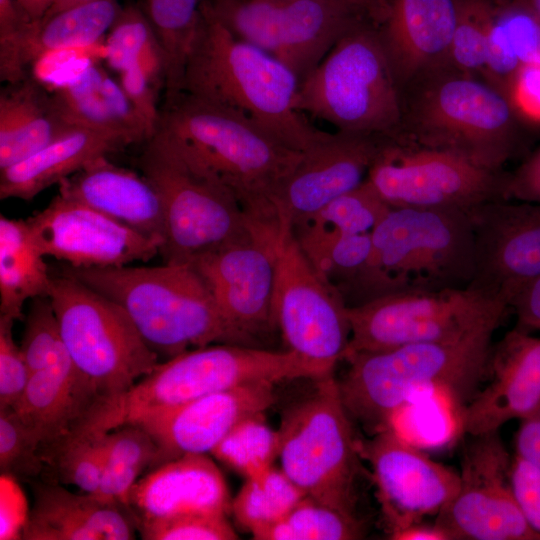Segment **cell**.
Here are the masks:
<instances>
[{"instance_id":"obj_1","label":"cell","mask_w":540,"mask_h":540,"mask_svg":"<svg viewBox=\"0 0 540 540\" xmlns=\"http://www.w3.org/2000/svg\"><path fill=\"white\" fill-rule=\"evenodd\" d=\"M158 126L190 162L232 194L254 224L286 231L277 194L303 151L185 91L164 99Z\"/></svg>"},{"instance_id":"obj_2","label":"cell","mask_w":540,"mask_h":540,"mask_svg":"<svg viewBox=\"0 0 540 540\" xmlns=\"http://www.w3.org/2000/svg\"><path fill=\"white\" fill-rule=\"evenodd\" d=\"M182 91L219 105L281 142L305 151L328 132L297 108L300 79L284 63L243 41L202 4Z\"/></svg>"},{"instance_id":"obj_3","label":"cell","mask_w":540,"mask_h":540,"mask_svg":"<svg viewBox=\"0 0 540 540\" xmlns=\"http://www.w3.org/2000/svg\"><path fill=\"white\" fill-rule=\"evenodd\" d=\"M398 142L448 152L503 171L519 149L524 121L514 103L482 78L450 64L413 77L400 89Z\"/></svg>"},{"instance_id":"obj_4","label":"cell","mask_w":540,"mask_h":540,"mask_svg":"<svg viewBox=\"0 0 540 540\" xmlns=\"http://www.w3.org/2000/svg\"><path fill=\"white\" fill-rule=\"evenodd\" d=\"M495 331L345 356L349 367L338 386L349 417L375 434L421 389H438L464 407L487 377Z\"/></svg>"},{"instance_id":"obj_5","label":"cell","mask_w":540,"mask_h":540,"mask_svg":"<svg viewBox=\"0 0 540 540\" xmlns=\"http://www.w3.org/2000/svg\"><path fill=\"white\" fill-rule=\"evenodd\" d=\"M61 273L117 303L158 356L171 358L218 343L242 345L211 288L190 264L107 268L64 264Z\"/></svg>"},{"instance_id":"obj_6","label":"cell","mask_w":540,"mask_h":540,"mask_svg":"<svg viewBox=\"0 0 540 540\" xmlns=\"http://www.w3.org/2000/svg\"><path fill=\"white\" fill-rule=\"evenodd\" d=\"M324 377L311 362L286 349L211 344L159 362L124 393L99 400L87 416L86 427L106 433L207 394L254 383Z\"/></svg>"},{"instance_id":"obj_7","label":"cell","mask_w":540,"mask_h":540,"mask_svg":"<svg viewBox=\"0 0 540 540\" xmlns=\"http://www.w3.org/2000/svg\"><path fill=\"white\" fill-rule=\"evenodd\" d=\"M374 299L401 291L471 284L475 243L470 217L457 209L391 207L371 232Z\"/></svg>"},{"instance_id":"obj_8","label":"cell","mask_w":540,"mask_h":540,"mask_svg":"<svg viewBox=\"0 0 540 540\" xmlns=\"http://www.w3.org/2000/svg\"><path fill=\"white\" fill-rule=\"evenodd\" d=\"M137 166L162 202L164 263L190 264L259 228L232 194L190 162L160 126L143 143Z\"/></svg>"},{"instance_id":"obj_9","label":"cell","mask_w":540,"mask_h":540,"mask_svg":"<svg viewBox=\"0 0 540 540\" xmlns=\"http://www.w3.org/2000/svg\"><path fill=\"white\" fill-rule=\"evenodd\" d=\"M297 108L339 132L397 134L400 88L372 21L346 32L301 81Z\"/></svg>"},{"instance_id":"obj_10","label":"cell","mask_w":540,"mask_h":540,"mask_svg":"<svg viewBox=\"0 0 540 540\" xmlns=\"http://www.w3.org/2000/svg\"><path fill=\"white\" fill-rule=\"evenodd\" d=\"M48 297L62 343L96 402L131 388L158 364L127 313L79 280L52 277Z\"/></svg>"},{"instance_id":"obj_11","label":"cell","mask_w":540,"mask_h":540,"mask_svg":"<svg viewBox=\"0 0 540 540\" xmlns=\"http://www.w3.org/2000/svg\"><path fill=\"white\" fill-rule=\"evenodd\" d=\"M333 375L287 408L278 429L283 472L308 496L355 514L357 439Z\"/></svg>"},{"instance_id":"obj_12","label":"cell","mask_w":540,"mask_h":540,"mask_svg":"<svg viewBox=\"0 0 540 540\" xmlns=\"http://www.w3.org/2000/svg\"><path fill=\"white\" fill-rule=\"evenodd\" d=\"M508 308L503 300L471 285L391 293L348 307L351 337L344 357L497 329Z\"/></svg>"},{"instance_id":"obj_13","label":"cell","mask_w":540,"mask_h":540,"mask_svg":"<svg viewBox=\"0 0 540 540\" xmlns=\"http://www.w3.org/2000/svg\"><path fill=\"white\" fill-rule=\"evenodd\" d=\"M201 4L233 35L284 63L300 81L346 32L370 20L339 0H201Z\"/></svg>"},{"instance_id":"obj_14","label":"cell","mask_w":540,"mask_h":540,"mask_svg":"<svg viewBox=\"0 0 540 540\" xmlns=\"http://www.w3.org/2000/svg\"><path fill=\"white\" fill-rule=\"evenodd\" d=\"M509 174L385 136L367 180L392 207L457 209L508 200Z\"/></svg>"},{"instance_id":"obj_15","label":"cell","mask_w":540,"mask_h":540,"mask_svg":"<svg viewBox=\"0 0 540 540\" xmlns=\"http://www.w3.org/2000/svg\"><path fill=\"white\" fill-rule=\"evenodd\" d=\"M273 306L285 349L333 375L351 337L348 306L312 266L292 231L279 243Z\"/></svg>"},{"instance_id":"obj_16","label":"cell","mask_w":540,"mask_h":540,"mask_svg":"<svg viewBox=\"0 0 540 540\" xmlns=\"http://www.w3.org/2000/svg\"><path fill=\"white\" fill-rule=\"evenodd\" d=\"M471 438L461 459L459 490L434 523L450 540H540L514 495L512 459L498 431Z\"/></svg>"},{"instance_id":"obj_17","label":"cell","mask_w":540,"mask_h":540,"mask_svg":"<svg viewBox=\"0 0 540 540\" xmlns=\"http://www.w3.org/2000/svg\"><path fill=\"white\" fill-rule=\"evenodd\" d=\"M284 233L257 228L190 263L211 288L244 346L264 348L262 341L278 332L273 301L277 252Z\"/></svg>"},{"instance_id":"obj_18","label":"cell","mask_w":540,"mask_h":540,"mask_svg":"<svg viewBox=\"0 0 540 540\" xmlns=\"http://www.w3.org/2000/svg\"><path fill=\"white\" fill-rule=\"evenodd\" d=\"M357 450L371 467L391 533L438 515L459 490V472L431 459L394 429L357 439Z\"/></svg>"},{"instance_id":"obj_19","label":"cell","mask_w":540,"mask_h":540,"mask_svg":"<svg viewBox=\"0 0 540 540\" xmlns=\"http://www.w3.org/2000/svg\"><path fill=\"white\" fill-rule=\"evenodd\" d=\"M43 255L75 268L122 267L160 255L162 242L56 195L26 219Z\"/></svg>"},{"instance_id":"obj_20","label":"cell","mask_w":540,"mask_h":540,"mask_svg":"<svg viewBox=\"0 0 540 540\" xmlns=\"http://www.w3.org/2000/svg\"><path fill=\"white\" fill-rule=\"evenodd\" d=\"M475 243L471 286L511 306L540 276V204L497 200L469 210Z\"/></svg>"},{"instance_id":"obj_21","label":"cell","mask_w":540,"mask_h":540,"mask_svg":"<svg viewBox=\"0 0 540 540\" xmlns=\"http://www.w3.org/2000/svg\"><path fill=\"white\" fill-rule=\"evenodd\" d=\"M385 136L336 131L303 151L277 194L285 230L307 224L335 198L366 178Z\"/></svg>"},{"instance_id":"obj_22","label":"cell","mask_w":540,"mask_h":540,"mask_svg":"<svg viewBox=\"0 0 540 540\" xmlns=\"http://www.w3.org/2000/svg\"><path fill=\"white\" fill-rule=\"evenodd\" d=\"M274 385L261 382L207 394L133 423L157 445L154 467L185 454L211 453L239 422L273 405Z\"/></svg>"},{"instance_id":"obj_23","label":"cell","mask_w":540,"mask_h":540,"mask_svg":"<svg viewBox=\"0 0 540 540\" xmlns=\"http://www.w3.org/2000/svg\"><path fill=\"white\" fill-rule=\"evenodd\" d=\"M488 384L461 409V430L476 436L498 431L540 407V338L519 327L492 345Z\"/></svg>"},{"instance_id":"obj_24","label":"cell","mask_w":540,"mask_h":540,"mask_svg":"<svg viewBox=\"0 0 540 540\" xmlns=\"http://www.w3.org/2000/svg\"><path fill=\"white\" fill-rule=\"evenodd\" d=\"M458 13L459 0H386L374 25L400 89L419 73L449 64Z\"/></svg>"},{"instance_id":"obj_25","label":"cell","mask_w":540,"mask_h":540,"mask_svg":"<svg viewBox=\"0 0 540 540\" xmlns=\"http://www.w3.org/2000/svg\"><path fill=\"white\" fill-rule=\"evenodd\" d=\"M225 479L206 454H185L152 468L133 486L129 510L136 523L188 513L231 512Z\"/></svg>"},{"instance_id":"obj_26","label":"cell","mask_w":540,"mask_h":540,"mask_svg":"<svg viewBox=\"0 0 540 540\" xmlns=\"http://www.w3.org/2000/svg\"><path fill=\"white\" fill-rule=\"evenodd\" d=\"M24 540H130L137 523L126 507L90 493L75 494L57 482H35Z\"/></svg>"},{"instance_id":"obj_27","label":"cell","mask_w":540,"mask_h":540,"mask_svg":"<svg viewBox=\"0 0 540 540\" xmlns=\"http://www.w3.org/2000/svg\"><path fill=\"white\" fill-rule=\"evenodd\" d=\"M58 195L164 243L165 220L159 194L141 173L115 165L107 157L62 180Z\"/></svg>"},{"instance_id":"obj_28","label":"cell","mask_w":540,"mask_h":540,"mask_svg":"<svg viewBox=\"0 0 540 540\" xmlns=\"http://www.w3.org/2000/svg\"><path fill=\"white\" fill-rule=\"evenodd\" d=\"M96 400L61 343L51 361L31 373L13 409L45 447L68 435Z\"/></svg>"},{"instance_id":"obj_29","label":"cell","mask_w":540,"mask_h":540,"mask_svg":"<svg viewBox=\"0 0 540 540\" xmlns=\"http://www.w3.org/2000/svg\"><path fill=\"white\" fill-rule=\"evenodd\" d=\"M131 145L125 137L75 126L29 158L0 170V199L30 201L52 185Z\"/></svg>"},{"instance_id":"obj_30","label":"cell","mask_w":540,"mask_h":540,"mask_svg":"<svg viewBox=\"0 0 540 540\" xmlns=\"http://www.w3.org/2000/svg\"><path fill=\"white\" fill-rule=\"evenodd\" d=\"M73 127L35 77L6 84L0 91V170L29 158Z\"/></svg>"},{"instance_id":"obj_31","label":"cell","mask_w":540,"mask_h":540,"mask_svg":"<svg viewBox=\"0 0 540 540\" xmlns=\"http://www.w3.org/2000/svg\"><path fill=\"white\" fill-rule=\"evenodd\" d=\"M293 234L315 270L339 292L348 307L368 302L371 232L348 235L304 226Z\"/></svg>"},{"instance_id":"obj_32","label":"cell","mask_w":540,"mask_h":540,"mask_svg":"<svg viewBox=\"0 0 540 540\" xmlns=\"http://www.w3.org/2000/svg\"><path fill=\"white\" fill-rule=\"evenodd\" d=\"M26 220L0 216V315L23 317L27 300L49 295L52 276Z\"/></svg>"},{"instance_id":"obj_33","label":"cell","mask_w":540,"mask_h":540,"mask_svg":"<svg viewBox=\"0 0 540 540\" xmlns=\"http://www.w3.org/2000/svg\"><path fill=\"white\" fill-rule=\"evenodd\" d=\"M122 6L119 0H88L32 21L25 33L21 60L29 66L63 50L85 48L107 34Z\"/></svg>"},{"instance_id":"obj_34","label":"cell","mask_w":540,"mask_h":540,"mask_svg":"<svg viewBox=\"0 0 540 540\" xmlns=\"http://www.w3.org/2000/svg\"><path fill=\"white\" fill-rule=\"evenodd\" d=\"M104 449V468L98 499L129 508V497L140 474L153 468L158 448L151 435L138 424H126L99 434Z\"/></svg>"},{"instance_id":"obj_35","label":"cell","mask_w":540,"mask_h":540,"mask_svg":"<svg viewBox=\"0 0 540 540\" xmlns=\"http://www.w3.org/2000/svg\"><path fill=\"white\" fill-rule=\"evenodd\" d=\"M165 60L164 99L182 91L187 58L202 19L201 0H137Z\"/></svg>"},{"instance_id":"obj_36","label":"cell","mask_w":540,"mask_h":540,"mask_svg":"<svg viewBox=\"0 0 540 540\" xmlns=\"http://www.w3.org/2000/svg\"><path fill=\"white\" fill-rule=\"evenodd\" d=\"M306 494L274 466L246 478L231 502L236 522L252 535L282 519Z\"/></svg>"},{"instance_id":"obj_37","label":"cell","mask_w":540,"mask_h":540,"mask_svg":"<svg viewBox=\"0 0 540 540\" xmlns=\"http://www.w3.org/2000/svg\"><path fill=\"white\" fill-rule=\"evenodd\" d=\"M356 515L306 495L282 519L253 535L257 540H352L363 536Z\"/></svg>"},{"instance_id":"obj_38","label":"cell","mask_w":540,"mask_h":540,"mask_svg":"<svg viewBox=\"0 0 540 540\" xmlns=\"http://www.w3.org/2000/svg\"><path fill=\"white\" fill-rule=\"evenodd\" d=\"M279 448L278 430H273L266 423L264 413H259L239 422L210 454L251 478L274 466Z\"/></svg>"},{"instance_id":"obj_39","label":"cell","mask_w":540,"mask_h":540,"mask_svg":"<svg viewBox=\"0 0 540 540\" xmlns=\"http://www.w3.org/2000/svg\"><path fill=\"white\" fill-rule=\"evenodd\" d=\"M42 455L57 483L77 486L84 493L97 490L105 461L99 434H68L42 447Z\"/></svg>"},{"instance_id":"obj_40","label":"cell","mask_w":540,"mask_h":540,"mask_svg":"<svg viewBox=\"0 0 540 540\" xmlns=\"http://www.w3.org/2000/svg\"><path fill=\"white\" fill-rule=\"evenodd\" d=\"M391 207L365 179L356 188L332 200L304 226L348 235L370 233Z\"/></svg>"},{"instance_id":"obj_41","label":"cell","mask_w":540,"mask_h":540,"mask_svg":"<svg viewBox=\"0 0 540 540\" xmlns=\"http://www.w3.org/2000/svg\"><path fill=\"white\" fill-rule=\"evenodd\" d=\"M104 72L99 65L91 62L76 78L54 89L51 92L52 98L59 113L69 124L125 137L114 128L100 95Z\"/></svg>"},{"instance_id":"obj_42","label":"cell","mask_w":540,"mask_h":540,"mask_svg":"<svg viewBox=\"0 0 540 540\" xmlns=\"http://www.w3.org/2000/svg\"><path fill=\"white\" fill-rule=\"evenodd\" d=\"M494 15L491 0H459V13L452 36L449 64L483 79L490 26Z\"/></svg>"},{"instance_id":"obj_43","label":"cell","mask_w":540,"mask_h":540,"mask_svg":"<svg viewBox=\"0 0 540 540\" xmlns=\"http://www.w3.org/2000/svg\"><path fill=\"white\" fill-rule=\"evenodd\" d=\"M46 470L42 443L14 409L0 410V471L13 479L33 480Z\"/></svg>"},{"instance_id":"obj_44","label":"cell","mask_w":540,"mask_h":540,"mask_svg":"<svg viewBox=\"0 0 540 540\" xmlns=\"http://www.w3.org/2000/svg\"><path fill=\"white\" fill-rule=\"evenodd\" d=\"M106 35L105 60L119 74L137 63L150 45L158 43L150 22L137 4L122 7Z\"/></svg>"},{"instance_id":"obj_45","label":"cell","mask_w":540,"mask_h":540,"mask_svg":"<svg viewBox=\"0 0 540 540\" xmlns=\"http://www.w3.org/2000/svg\"><path fill=\"white\" fill-rule=\"evenodd\" d=\"M145 540H234L238 535L220 513H188L137 522Z\"/></svg>"},{"instance_id":"obj_46","label":"cell","mask_w":540,"mask_h":540,"mask_svg":"<svg viewBox=\"0 0 540 540\" xmlns=\"http://www.w3.org/2000/svg\"><path fill=\"white\" fill-rule=\"evenodd\" d=\"M61 343L58 320L50 298L33 299L19 345L30 373L45 367Z\"/></svg>"},{"instance_id":"obj_47","label":"cell","mask_w":540,"mask_h":540,"mask_svg":"<svg viewBox=\"0 0 540 540\" xmlns=\"http://www.w3.org/2000/svg\"><path fill=\"white\" fill-rule=\"evenodd\" d=\"M494 4L495 22L514 57L523 67L540 66V19L514 1Z\"/></svg>"},{"instance_id":"obj_48","label":"cell","mask_w":540,"mask_h":540,"mask_svg":"<svg viewBox=\"0 0 540 540\" xmlns=\"http://www.w3.org/2000/svg\"><path fill=\"white\" fill-rule=\"evenodd\" d=\"M15 320L0 315V410L13 409L30 378V370L13 337Z\"/></svg>"},{"instance_id":"obj_49","label":"cell","mask_w":540,"mask_h":540,"mask_svg":"<svg viewBox=\"0 0 540 540\" xmlns=\"http://www.w3.org/2000/svg\"><path fill=\"white\" fill-rule=\"evenodd\" d=\"M100 95L114 128L132 144L144 143L154 132L139 114L120 83L103 74Z\"/></svg>"},{"instance_id":"obj_50","label":"cell","mask_w":540,"mask_h":540,"mask_svg":"<svg viewBox=\"0 0 540 540\" xmlns=\"http://www.w3.org/2000/svg\"><path fill=\"white\" fill-rule=\"evenodd\" d=\"M120 84L139 114L155 133L160 122L159 94L164 84L149 76L135 63L120 73Z\"/></svg>"},{"instance_id":"obj_51","label":"cell","mask_w":540,"mask_h":540,"mask_svg":"<svg viewBox=\"0 0 540 540\" xmlns=\"http://www.w3.org/2000/svg\"><path fill=\"white\" fill-rule=\"evenodd\" d=\"M510 480L526 521L540 536V469L515 454Z\"/></svg>"},{"instance_id":"obj_52","label":"cell","mask_w":540,"mask_h":540,"mask_svg":"<svg viewBox=\"0 0 540 540\" xmlns=\"http://www.w3.org/2000/svg\"><path fill=\"white\" fill-rule=\"evenodd\" d=\"M507 199L540 204V149L509 174Z\"/></svg>"},{"instance_id":"obj_53","label":"cell","mask_w":540,"mask_h":540,"mask_svg":"<svg viewBox=\"0 0 540 540\" xmlns=\"http://www.w3.org/2000/svg\"><path fill=\"white\" fill-rule=\"evenodd\" d=\"M513 103L524 120L540 122V66L522 69L515 86Z\"/></svg>"},{"instance_id":"obj_54","label":"cell","mask_w":540,"mask_h":540,"mask_svg":"<svg viewBox=\"0 0 540 540\" xmlns=\"http://www.w3.org/2000/svg\"><path fill=\"white\" fill-rule=\"evenodd\" d=\"M517 317V327L540 330V276L527 284L514 298L511 306Z\"/></svg>"},{"instance_id":"obj_55","label":"cell","mask_w":540,"mask_h":540,"mask_svg":"<svg viewBox=\"0 0 540 540\" xmlns=\"http://www.w3.org/2000/svg\"><path fill=\"white\" fill-rule=\"evenodd\" d=\"M515 451L540 469V407L521 419L515 435Z\"/></svg>"},{"instance_id":"obj_56","label":"cell","mask_w":540,"mask_h":540,"mask_svg":"<svg viewBox=\"0 0 540 540\" xmlns=\"http://www.w3.org/2000/svg\"><path fill=\"white\" fill-rule=\"evenodd\" d=\"M390 538L394 540H450L448 534L435 523L426 525L422 522L394 531Z\"/></svg>"},{"instance_id":"obj_57","label":"cell","mask_w":540,"mask_h":540,"mask_svg":"<svg viewBox=\"0 0 540 540\" xmlns=\"http://www.w3.org/2000/svg\"><path fill=\"white\" fill-rule=\"evenodd\" d=\"M363 13L374 24L381 18L385 9V0H339Z\"/></svg>"},{"instance_id":"obj_58","label":"cell","mask_w":540,"mask_h":540,"mask_svg":"<svg viewBox=\"0 0 540 540\" xmlns=\"http://www.w3.org/2000/svg\"><path fill=\"white\" fill-rule=\"evenodd\" d=\"M33 20H40L48 12L55 0H16Z\"/></svg>"},{"instance_id":"obj_59","label":"cell","mask_w":540,"mask_h":540,"mask_svg":"<svg viewBox=\"0 0 540 540\" xmlns=\"http://www.w3.org/2000/svg\"><path fill=\"white\" fill-rule=\"evenodd\" d=\"M88 0H55L48 12L44 16H48L57 13L61 10L75 6Z\"/></svg>"},{"instance_id":"obj_60","label":"cell","mask_w":540,"mask_h":540,"mask_svg":"<svg viewBox=\"0 0 540 540\" xmlns=\"http://www.w3.org/2000/svg\"><path fill=\"white\" fill-rule=\"evenodd\" d=\"M500 1V0H497ZM521 4L522 6L529 9L533 14H535L540 19V0H510Z\"/></svg>"},{"instance_id":"obj_61","label":"cell","mask_w":540,"mask_h":540,"mask_svg":"<svg viewBox=\"0 0 540 540\" xmlns=\"http://www.w3.org/2000/svg\"><path fill=\"white\" fill-rule=\"evenodd\" d=\"M491 1L495 2L496 0H491Z\"/></svg>"},{"instance_id":"obj_62","label":"cell","mask_w":540,"mask_h":540,"mask_svg":"<svg viewBox=\"0 0 540 540\" xmlns=\"http://www.w3.org/2000/svg\"><path fill=\"white\" fill-rule=\"evenodd\" d=\"M386 1V0H385Z\"/></svg>"}]
</instances>
